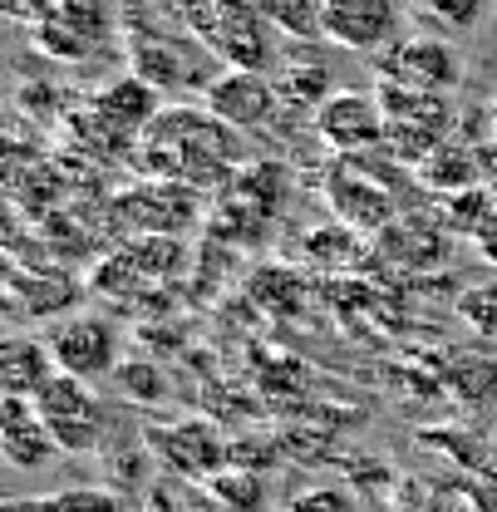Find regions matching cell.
<instances>
[{"label":"cell","instance_id":"6da1fadb","mask_svg":"<svg viewBox=\"0 0 497 512\" xmlns=\"http://www.w3.org/2000/svg\"><path fill=\"white\" fill-rule=\"evenodd\" d=\"M133 153L153 183H178V188L202 192L237 178V128H227L207 104L158 109V119L138 133Z\"/></svg>","mask_w":497,"mask_h":512},{"label":"cell","instance_id":"7a4b0ae2","mask_svg":"<svg viewBox=\"0 0 497 512\" xmlns=\"http://www.w3.org/2000/svg\"><path fill=\"white\" fill-rule=\"evenodd\" d=\"M374 94H379L384 119H389L384 148H389L399 163L419 168L434 148H443V143L453 138V104H448V94L404 89V84H389V79H384Z\"/></svg>","mask_w":497,"mask_h":512},{"label":"cell","instance_id":"3957f363","mask_svg":"<svg viewBox=\"0 0 497 512\" xmlns=\"http://www.w3.org/2000/svg\"><path fill=\"white\" fill-rule=\"evenodd\" d=\"M35 414L60 453H94L104 444V404L89 380H74L60 370L35 394Z\"/></svg>","mask_w":497,"mask_h":512},{"label":"cell","instance_id":"277c9868","mask_svg":"<svg viewBox=\"0 0 497 512\" xmlns=\"http://www.w3.org/2000/svg\"><path fill=\"white\" fill-rule=\"evenodd\" d=\"M45 345H50V355H55V365L64 375L89 384L114 375L124 365L119 360V320L99 316V311H74V316L55 320Z\"/></svg>","mask_w":497,"mask_h":512},{"label":"cell","instance_id":"5b68a950","mask_svg":"<svg viewBox=\"0 0 497 512\" xmlns=\"http://www.w3.org/2000/svg\"><path fill=\"white\" fill-rule=\"evenodd\" d=\"M311 124H315V138L330 153H340V158H360L370 148H384V138H389L384 104H379V94H365V89L330 94L311 114Z\"/></svg>","mask_w":497,"mask_h":512},{"label":"cell","instance_id":"8992f818","mask_svg":"<svg viewBox=\"0 0 497 512\" xmlns=\"http://www.w3.org/2000/svg\"><path fill=\"white\" fill-rule=\"evenodd\" d=\"M148 448L153 458L192 483H212L227 463H232V444L222 439L217 424L207 419H178V424H163V429H148Z\"/></svg>","mask_w":497,"mask_h":512},{"label":"cell","instance_id":"52a82bcc","mask_svg":"<svg viewBox=\"0 0 497 512\" xmlns=\"http://www.w3.org/2000/svg\"><path fill=\"white\" fill-rule=\"evenodd\" d=\"M399 25H404V0H330L325 5V40L350 55L394 50Z\"/></svg>","mask_w":497,"mask_h":512},{"label":"cell","instance_id":"ba28073f","mask_svg":"<svg viewBox=\"0 0 497 512\" xmlns=\"http://www.w3.org/2000/svg\"><path fill=\"white\" fill-rule=\"evenodd\" d=\"M325 197L340 217V227H355L360 237H374L384 227H394V192L384 183H374L370 173L355 163V158H335L330 173H325Z\"/></svg>","mask_w":497,"mask_h":512},{"label":"cell","instance_id":"9c48e42d","mask_svg":"<svg viewBox=\"0 0 497 512\" xmlns=\"http://www.w3.org/2000/svg\"><path fill=\"white\" fill-rule=\"evenodd\" d=\"M379 74L389 84H404V89L448 94L463 79V55L448 40H434V35H404L394 50L379 55Z\"/></svg>","mask_w":497,"mask_h":512},{"label":"cell","instance_id":"30bf717a","mask_svg":"<svg viewBox=\"0 0 497 512\" xmlns=\"http://www.w3.org/2000/svg\"><path fill=\"white\" fill-rule=\"evenodd\" d=\"M202 104H207L227 128L247 133V128H261L271 114H276L281 94H276L271 74H256V69H222V74L207 84Z\"/></svg>","mask_w":497,"mask_h":512},{"label":"cell","instance_id":"8fae6325","mask_svg":"<svg viewBox=\"0 0 497 512\" xmlns=\"http://www.w3.org/2000/svg\"><path fill=\"white\" fill-rule=\"evenodd\" d=\"M192 188H178V183H153V188H138L128 192L124 202H119V212H124L128 227H138L143 237H153V227H158V237H178L187 222H192Z\"/></svg>","mask_w":497,"mask_h":512},{"label":"cell","instance_id":"7c38bea8","mask_svg":"<svg viewBox=\"0 0 497 512\" xmlns=\"http://www.w3.org/2000/svg\"><path fill=\"white\" fill-rule=\"evenodd\" d=\"M0 444H5V458L15 468H40L50 463L60 448L45 434L40 414H35V399H20V394H5V414H0Z\"/></svg>","mask_w":497,"mask_h":512},{"label":"cell","instance_id":"4fadbf2b","mask_svg":"<svg viewBox=\"0 0 497 512\" xmlns=\"http://www.w3.org/2000/svg\"><path fill=\"white\" fill-rule=\"evenodd\" d=\"M55 375H60V365H55V355H50V345L40 335H10L0 345V384H5V394L35 399L45 389V380H55Z\"/></svg>","mask_w":497,"mask_h":512},{"label":"cell","instance_id":"5bb4252c","mask_svg":"<svg viewBox=\"0 0 497 512\" xmlns=\"http://www.w3.org/2000/svg\"><path fill=\"white\" fill-rule=\"evenodd\" d=\"M74 301H79V281L69 271L10 276V306L20 316H74Z\"/></svg>","mask_w":497,"mask_h":512},{"label":"cell","instance_id":"9a60e30c","mask_svg":"<svg viewBox=\"0 0 497 512\" xmlns=\"http://www.w3.org/2000/svg\"><path fill=\"white\" fill-rule=\"evenodd\" d=\"M109 25H89L79 15V5H60V15H50L45 25H35V45L55 60H84L94 55V45L104 40Z\"/></svg>","mask_w":497,"mask_h":512},{"label":"cell","instance_id":"2e32d148","mask_svg":"<svg viewBox=\"0 0 497 512\" xmlns=\"http://www.w3.org/2000/svg\"><path fill=\"white\" fill-rule=\"evenodd\" d=\"M419 183L429 192H438V202L443 197H453V192H468L483 183V173H478V148H463V143H443L434 148L424 163H419Z\"/></svg>","mask_w":497,"mask_h":512},{"label":"cell","instance_id":"e0dca14e","mask_svg":"<svg viewBox=\"0 0 497 512\" xmlns=\"http://www.w3.org/2000/svg\"><path fill=\"white\" fill-rule=\"evenodd\" d=\"M325 5L330 0H261V10L276 25V35H286L296 45L325 40Z\"/></svg>","mask_w":497,"mask_h":512},{"label":"cell","instance_id":"ac0fdd59","mask_svg":"<svg viewBox=\"0 0 497 512\" xmlns=\"http://www.w3.org/2000/svg\"><path fill=\"white\" fill-rule=\"evenodd\" d=\"M276 94H281V104H291V109H320L325 99H330V69L325 64H291V69H281L276 64Z\"/></svg>","mask_w":497,"mask_h":512},{"label":"cell","instance_id":"d6986e66","mask_svg":"<svg viewBox=\"0 0 497 512\" xmlns=\"http://www.w3.org/2000/svg\"><path fill=\"white\" fill-rule=\"evenodd\" d=\"M493 212H497V192L488 188V183L443 197V227H448L453 237H468V242L483 232V222H488Z\"/></svg>","mask_w":497,"mask_h":512},{"label":"cell","instance_id":"ffe728a7","mask_svg":"<svg viewBox=\"0 0 497 512\" xmlns=\"http://www.w3.org/2000/svg\"><path fill=\"white\" fill-rule=\"evenodd\" d=\"M207 493H212L227 512H261L266 508V483H261V473L237 468V463H227V468L207 483Z\"/></svg>","mask_w":497,"mask_h":512},{"label":"cell","instance_id":"44dd1931","mask_svg":"<svg viewBox=\"0 0 497 512\" xmlns=\"http://www.w3.org/2000/svg\"><path fill=\"white\" fill-rule=\"evenodd\" d=\"M434 25L443 30H453V35H463V30H473V25H483V15H488V0H414Z\"/></svg>","mask_w":497,"mask_h":512},{"label":"cell","instance_id":"7402d4cb","mask_svg":"<svg viewBox=\"0 0 497 512\" xmlns=\"http://www.w3.org/2000/svg\"><path fill=\"white\" fill-rule=\"evenodd\" d=\"M114 380H119V389H128V399H138V404H153V399H163V389H168V380L158 375V365H148V360H124V365L114 370Z\"/></svg>","mask_w":497,"mask_h":512},{"label":"cell","instance_id":"603a6c76","mask_svg":"<svg viewBox=\"0 0 497 512\" xmlns=\"http://www.w3.org/2000/svg\"><path fill=\"white\" fill-rule=\"evenodd\" d=\"M35 512H119V498L104 493V488H69V493L40 498Z\"/></svg>","mask_w":497,"mask_h":512},{"label":"cell","instance_id":"cb8c5ba5","mask_svg":"<svg viewBox=\"0 0 497 512\" xmlns=\"http://www.w3.org/2000/svg\"><path fill=\"white\" fill-rule=\"evenodd\" d=\"M458 311H463L468 325H478L483 335H497V281L493 286H473V291L463 296V306H458Z\"/></svg>","mask_w":497,"mask_h":512},{"label":"cell","instance_id":"d4e9b609","mask_svg":"<svg viewBox=\"0 0 497 512\" xmlns=\"http://www.w3.org/2000/svg\"><path fill=\"white\" fill-rule=\"evenodd\" d=\"M291 512H355V498L335 483H320V488H306L291 498Z\"/></svg>","mask_w":497,"mask_h":512},{"label":"cell","instance_id":"484cf974","mask_svg":"<svg viewBox=\"0 0 497 512\" xmlns=\"http://www.w3.org/2000/svg\"><path fill=\"white\" fill-rule=\"evenodd\" d=\"M473 247H478V256H483V261H488V266L497 271V212L488 217V222H483V232L473 237Z\"/></svg>","mask_w":497,"mask_h":512},{"label":"cell","instance_id":"4316f807","mask_svg":"<svg viewBox=\"0 0 497 512\" xmlns=\"http://www.w3.org/2000/svg\"><path fill=\"white\" fill-rule=\"evenodd\" d=\"M478 173H483V183L497 192V143H478Z\"/></svg>","mask_w":497,"mask_h":512},{"label":"cell","instance_id":"83f0119b","mask_svg":"<svg viewBox=\"0 0 497 512\" xmlns=\"http://www.w3.org/2000/svg\"><path fill=\"white\" fill-rule=\"evenodd\" d=\"M493 128H497V99H493Z\"/></svg>","mask_w":497,"mask_h":512}]
</instances>
